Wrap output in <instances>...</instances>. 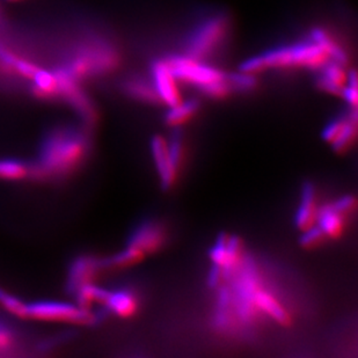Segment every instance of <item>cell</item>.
I'll return each mask as SVG.
<instances>
[{
	"mask_svg": "<svg viewBox=\"0 0 358 358\" xmlns=\"http://www.w3.org/2000/svg\"><path fill=\"white\" fill-rule=\"evenodd\" d=\"M121 61L115 41L100 31H86L71 41L52 66L81 83L110 75L119 69Z\"/></svg>",
	"mask_w": 358,
	"mask_h": 358,
	"instance_id": "obj_1",
	"label": "cell"
},
{
	"mask_svg": "<svg viewBox=\"0 0 358 358\" xmlns=\"http://www.w3.org/2000/svg\"><path fill=\"white\" fill-rule=\"evenodd\" d=\"M88 153L87 136L77 128L61 127L44 137L31 174L38 178H55L75 171Z\"/></svg>",
	"mask_w": 358,
	"mask_h": 358,
	"instance_id": "obj_2",
	"label": "cell"
},
{
	"mask_svg": "<svg viewBox=\"0 0 358 358\" xmlns=\"http://www.w3.org/2000/svg\"><path fill=\"white\" fill-rule=\"evenodd\" d=\"M328 61L327 55L313 41L287 44L274 48L260 55L247 58L239 66V71L259 75L268 70H313L318 71Z\"/></svg>",
	"mask_w": 358,
	"mask_h": 358,
	"instance_id": "obj_3",
	"label": "cell"
},
{
	"mask_svg": "<svg viewBox=\"0 0 358 358\" xmlns=\"http://www.w3.org/2000/svg\"><path fill=\"white\" fill-rule=\"evenodd\" d=\"M230 34V17L222 12L210 14L199 21L187 36L183 55L208 62L223 49Z\"/></svg>",
	"mask_w": 358,
	"mask_h": 358,
	"instance_id": "obj_4",
	"label": "cell"
},
{
	"mask_svg": "<svg viewBox=\"0 0 358 358\" xmlns=\"http://www.w3.org/2000/svg\"><path fill=\"white\" fill-rule=\"evenodd\" d=\"M165 59L179 83L192 85L199 90L227 76L223 70L213 66L209 62L197 61L186 55H172Z\"/></svg>",
	"mask_w": 358,
	"mask_h": 358,
	"instance_id": "obj_5",
	"label": "cell"
},
{
	"mask_svg": "<svg viewBox=\"0 0 358 358\" xmlns=\"http://www.w3.org/2000/svg\"><path fill=\"white\" fill-rule=\"evenodd\" d=\"M26 319L78 324H91L96 321V317L88 308L54 301L26 304Z\"/></svg>",
	"mask_w": 358,
	"mask_h": 358,
	"instance_id": "obj_6",
	"label": "cell"
},
{
	"mask_svg": "<svg viewBox=\"0 0 358 358\" xmlns=\"http://www.w3.org/2000/svg\"><path fill=\"white\" fill-rule=\"evenodd\" d=\"M151 81L159 96L160 103H164L169 108L182 101L179 81L173 75L165 58L153 62L151 65Z\"/></svg>",
	"mask_w": 358,
	"mask_h": 358,
	"instance_id": "obj_7",
	"label": "cell"
},
{
	"mask_svg": "<svg viewBox=\"0 0 358 358\" xmlns=\"http://www.w3.org/2000/svg\"><path fill=\"white\" fill-rule=\"evenodd\" d=\"M166 231L162 224L148 220L141 224L130 236L128 246L136 247L145 254L157 253L165 245Z\"/></svg>",
	"mask_w": 358,
	"mask_h": 358,
	"instance_id": "obj_8",
	"label": "cell"
},
{
	"mask_svg": "<svg viewBox=\"0 0 358 358\" xmlns=\"http://www.w3.org/2000/svg\"><path fill=\"white\" fill-rule=\"evenodd\" d=\"M151 151L162 188L171 189L176 182L179 171L173 164L172 157L169 155V141L162 136H155L151 141Z\"/></svg>",
	"mask_w": 358,
	"mask_h": 358,
	"instance_id": "obj_9",
	"label": "cell"
},
{
	"mask_svg": "<svg viewBox=\"0 0 358 358\" xmlns=\"http://www.w3.org/2000/svg\"><path fill=\"white\" fill-rule=\"evenodd\" d=\"M210 257L217 267L227 271H232L234 267H237L243 257L241 241L237 237L222 234L211 250Z\"/></svg>",
	"mask_w": 358,
	"mask_h": 358,
	"instance_id": "obj_10",
	"label": "cell"
},
{
	"mask_svg": "<svg viewBox=\"0 0 358 358\" xmlns=\"http://www.w3.org/2000/svg\"><path fill=\"white\" fill-rule=\"evenodd\" d=\"M347 66L338 64L336 62L328 61L322 68L319 69V77L317 79L319 90L328 94L341 96L343 88L348 80L349 71Z\"/></svg>",
	"mask_w": 358,
	"mask_h": 358,
	"instance_id": "obj_11",
	"label": "cell"
},
{
	"mask_svg": "<svg viewBox=\"0 0 358 358\" xmlns=\"http://www.w3.org/2000/svg\"><path fill=\"white\" fill-rule=\"evenodd\" d=\"M319 210L315 187L312 183H305L301 190V204L296 213V227L301 231H305L317 225Z\"/></svg>",
	"mask_w": 358,
	"mask_h": 358,
	"instance_id": "obj_12",
	"label": "cell"
},
{
	"mask_svg": "<svg viewBox=\"0 0 358 358\" xmlns=\"http://www.w3.org/2000/svg\"><path fill=\"white\" fill-rule=\"evenodd\" d=\"M29 81H31L29 88L36 98L42 100L61 99L57 77L55 75L52 69L41 66Z\"/></svg>",
	"mask_w": 358,
	"mask_h": 358,
	"instance_id": "obj_13",
	"label": "cell"
},
{
	"mask_svg": "<svg viewBox=\"0 0 358 358\" xmlns=\"http://www.w3.org/2000/svg\"><path fill=\"white\" fill-rule=\"evenodd\" d=\"M100 264L94 257H83L76 260L69 274V289L76 292L84 284L93 283V278L98 274Z\"/></svg>",
	"mask_w": 358,
	"mask_h": 358,
	"instance_id": "obj_14",
	"label": "cell"
},
{
	"mask_svg": "<svg viewBox=\"0 0 358 358\" xmlns=\"http://www.w3.org/2000/svg\"><path fill=\"white\" fill-rule=\"evenodd\" d=\"M122 88L125 94L137 101L151 105L160 103L159 96L157 94L156 88L153 86L151 78L146 79L142 76H131L123 81Z\"/></svg>",
	"mask_w": 358,
	"mask_h": 358,
	"instance_id": "obj_15",
	"label": "cell"
},
{
	"mask_svg": "<svg viewBox=\"0 0 358 358\" xmlns=\"http://www.w3.org/2000/svg\"><path fill=\"white\" fill-rule=\"evenodd\" d=\"M308 38L319 45L331 61L336 62L338 64L345 65V66L348 65V54L345 50V48L342 47L336 38H333L327 31H324L322 28H313L308 34Z\"/></svg>",
	"mask_w": 358,
	"mask_h": 358,
	"instance_id": "obj_16",
	"label": "cell"
},
{
	"mask_svg": "<svg viewBox=\"0 0 358 358\" xmlns=\"http://www.w3.org/2000/svg\"><path fill=\"white\" fill-rule=\"evenodd\" d=\"M106 306L120 318H131L138 310V301L130 290L110 291Z\"/></svg>",
	"mask_w": 358,
	"mask_h": 358,
	"instance_id": "obj_17",
	"label": "cell"
},
{
	"mask_svg": "<svg viewBox=\"0 0 358 358\" xmlns=\"http://www.w3.org/2000/svg\"><path fill=\"white\" fill-rule=\"evenodd\" d=\"M317 225L324 231L327 238L338 239L345 230V216L335 209L333 204H327L319 210Z\"/></svg>",
	"mask_w": 358,
	"mask_h": 358,
	"instance_id": "obj_18",
	"label": "cell"
},
{
	"mask_svg": "<svg viewBox=\"0 0 358 358\" xmlns=\"http://www.w3.org/2000/svg\"><path fill=\"white\" fill-rule=\"evenodd\" d=\"M254 301L259 310L264 311L268 317H271L275 321H278V324H290L291 317L289 312L283 308L278 298L274 297L268 291H257Z\"/></svg>",
	"mask_w": 358,
	"mask_h": 358,
	"instance_id": "obj_19",
	"label": "cell"
},
{
	"mask_svg": "<svg viewBox=\"0 0 358 358\" xmlns=\"http://www.w3.org/2000/svg\"><path fill=\"white\" fill-rule=\"evenodd\" d=\"M199 110V102L195 99L182 100L178 105L169 107V112L166 113L165 123L171 128H179L197 115Z\"/></svg>",
	"mask_w": 358,
	"mask_h": 358,
	"instance_id": "obj_20",
	"label": "cell"
},
{
	"mask_svg": "<svg viewBox=\"0 0 358 358\" xmlns=\"http://www.w3.org/2000/svg\"><path fill=\"white\" fill-rule=\"evenodd\" d=\"M356 136H357V109H352L349 114V119L347 121L345 129L342 130L341 135L338 136L331 145L335 152L338 155H345L352 149L355 144Z\"/></svg>",
	"mask_w": 358,
	"mask_h": 358,
	"instance_id": "obj_21",
	"label": "cell"
},
{
	"mask_svg": "<svg viewBox=\"0 0 358 358\" xmlns=\"http://www.w3.org/2000/svg\"><path fill=\"white\" fill-rule=\"evenodd\" d=\"M146 254L142 250L136 248V247L128 246L125 250H121L120 253L115 254L114 257H110L103 266H109V267L123 268L134 267L141 264L145 259Z\"/></svg>",
	"mask_w": 358,
	"mask_h": 358,
	"instance_id": "obj_22",
	"label": "cell"
},
{
	"mask_svg": "<svg viewBox=\"0 0 358 358\" xmlns=\"http://www.w3.org/2000/svg\"><path fill=\"white\" fill-rule=\"evenodd\" d=\"M31 174V167L19 159H0V179L22 180Z\"/></svg>",
	"mask_w": 358,
	"mask_h": 358,
	"instance_id": "obj_23",
	"label": "cell"
},
{
	"mask_svg": "<svg viewBox=\"0 0 358 358\" xmlns=\"http://www.w3.org/2000/svg\"><path fill=\"white\" fill-rule=\"evenodd\" d=\"M232 92L238 93H250L257 87V76L247 72L238 71L227 73Z\"/></svg>",
	"mask_w": 358,
	"mask_h": 358,
	"instance_id": "obj_24",
	"label": "cell"
},
{
	"mask_svg": "<svg viewBox=\"0 0 358 358\" xmlns=\"http://www.w3.org/2000/svg\"><path fill=\"white\" fill-rule=\"evenodd\" d=\"M0 305L7 312H10V315H15L17 318L26 319V303L1 289H0Z\"/></svg>",
	"mask_w": 358,
	"mask_h": 358,
	"instance_id": "obj_25",
	"label": "cell"
},
{
	"mask_svg": "<svg viewBox=\"0 0 358 358\" xmlns=\"http://www.w3.org/2000/svg\"><path fill=\"white\" fill-rule=\"evenodd\" d=\"M327 239V236L324 231L321 230L318 225L310 227L308 230L303 231V236L301 238V246L304 250H315L324 245Z\"/></svg>",
	"mask_w": 358,
	"mask_h": 358,
	"instance_id": "obj_26",
	"label": "cell"
},
{
	"mask_svg": "<svg viewBox=\"0 0 358 358\" xmlns=\"http://www.w3.org/2000/svg\"><path fill=\"white\" fill-rule=\"evenodd\" d=\"M341 96L348 103L349 108L357 109V75H356L355 70L349 71L348 80L343 88Z\"/></svg>",
	"mask_w": 358,
	"mask_h": 358,
	"instance_id": "obj_27",
	"label": "cell"
},
{
	"mask_svg": "<svg viewBox=\"0 0 358 358\" xmlns=\"http://www.w3.org/2000/svg\"><path fill=\"white\" fill-rule=\"evenodd\" d=\"M350 114V113H349ZM348 115L343 116V117H338V119L331 121L329 124L322 131V138L324 142L328 144H333V143L338 139V136L341 135L342 130L345 129L347 121L349 119Z\"/></svg>",
	"mask_w": 358,
	"mask_h": 358,
	"instance_id": "obj_28",
	"label": "cell"
},
{
	"mask_svg": "<svg viewBox=\"0 0 358 358\" xmlns=\"http://www.w3.org/2000/svg\"><path fill=\"white\" fill-rule=\"evenodd\" d=\"M17 345V338L15 333L6 324H0V354L13 352Z\"/></svg>",
	"mask_w": 358,
	"mask_h": 358,
	"instance_id": "obj_29",
	"label": "cell"
},
{
	"mask_svg": "<svg viewBox=\"0 0 358 358\" xmlns=\"http://www.w3.org/2000/svg\"><path fill=\"white\" fill-rule=\"evenodd\" d=\"M169 155L172 157L173 164L176 169L179 171L181 169L183 158V143L182 138L180 136H174L171 141H169Z\"/></svg>",
	"mask_w": 358,
	"mask_h": 358,
	"instance_id": "obj_30",
	"label": "cell"
},
{
	"mask_svg": "<svg viewBox=\"0 0 358 358\" xmlns=\"http://www.w3.org/2000/svg\"><path fill=\"white\" fill-rule=\"evenodd\" d=\"M333 206L338 211H340L342 215L347 217L350 213H355L356 208H357V201L352 195H345V196L338 199L336 202L333 203Z\"/></svg>",
	"mask_w": 358,
	"mask_h": 358,
	"instance_id": "obj_31",
	"label": "cell"
},
{
	"mask_svg": "<svg viewBox=\"0 0 358 358\" xmlns=\"http://www.w3.org/2000/svg\"><path fill=\"white\" fill-rule=\"evenodd\" d=\"M7 1H10V3H17V1H20V0H7Z\"/></svg>",
	"mask_w": 358,
	"mask_h": 358,
	"instance_id": "obj_32",
	"label": "cell"
}]
</instances>
